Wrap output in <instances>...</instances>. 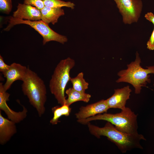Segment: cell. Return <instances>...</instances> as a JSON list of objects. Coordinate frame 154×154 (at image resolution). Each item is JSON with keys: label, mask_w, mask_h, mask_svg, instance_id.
Wrapping results in <instances>:
<instances>
[{"label": "cell", "mask_w": 154, "mask_h": 154, "mask_svg": "<svg viewBox=\"0 0 154 154\" xmlns=\"http://www.w3.org/2000/svg\"><path fill=\"white\" fill-rule=\"evenodd\" d=\"M16 123L3 117L0 111V144L4 145L17 132Z\"/></svg>", "instance_id": "13"}, {"label": "cell", "mask_w": 154, "mask_h": 154, "mask_svg": "<svg viewBox=\"0 0 154 154\" xmlns=\"http://www.w3.org/2000/svg\"><path fill=\"white\" fill-rule=\"evenodd\" d=\"M110 109L106 100H102L96 102L82 106L75 114L77 120L84 119L97 115L106 113Z\"/></svg>", "instance_id": "9"}, {"label": "cell", "mask_w": 154, "mask_h": 154, "mask_svg": "<svg viewBox=\"0 0 154 154\" xmlns=\"http://www.w3.org/2000/svg\"><path fill=\"white\" fill-rule=\"evenodd\" d=\"M70 81L72 85V88L74 90L82 92H85L88 88L89 84L84 78V74L79 73L74 78H71Z\"/></svg>", "instance_id": "17"}, {"label": "cell", "mask_w": 154, "mask_h": 154, "mask_svg": "<svg viewBox=\"0 0 154 154\" xmlns=\"http://www.w3.org/2000/svg\"><path fill=\"white\" fill-rule=\"evenodd\" d=\"M11 0H0V11L1 12L9 14L11 11Z\"/></svg>", "instance_id": "19"}, {"label": "cell", "mask_w": 154, "mask_h": 154, "mask_svg": "<svg viewBox=\"0 0 154 154\" xmlns=\"http://www.w3.org/2000/svg\"><path fill=\"white\" fill-rule=\"evenodd\" d=\"M52 111L53 116L50 122L52 125H56L60 122L59 119L61 116L67 117L69 116L71 108L69 106L64 104L61 106H57L52 107Z\"/></svg>", "instance_id": "16"}, {"label": "cell", "mask_w": 154, "mask_h": 154, "mask_svg": "<svg viewBox=\"0 0 154 154\" xmlns=\"http://www.w3.org/2000/svg\"><path fill=\"white\" fill-rule=\"evenodd\" d=\"M28 68V67L15 62L10 65L9 69L2 73L6 78V82L3 84L5 90L7 91L9 89L15 81H23L26 74Z\"/></svg>", "instance_id": "10"}, {"label": "cell", "mask_w": 154, "mask_h": 154, "mask_svg": "<svg viewBox=\"0 0 154 154\" xmlns=\"http://www.w3.org/2000/svg\"><path fill=\"white\" fill-rule=\"evenodd\" d=\"M65 93L68 96L65 104L70 106L76 102L82 101L87 103L90 101L91 95L85 92H82L77 91L72 88L66 90Z\"/></svg>", "instance_id": "15"}, {"label": "cell", "mask_w": 154, "mask_h": 154, "mask_svg": "<svg viewBox=\"0 0 154 154\" xmlns=\"http://www.w3.org/2000/svg\"><path fill=\"white\" fill-rule=\"evenodd\" d=\"M9 24L5 29L6 31H9L14 25L25 24L30 26L37 32L42 37V43L45 45L50 41H55L64 44L68 41L67 37L59 34L52 30L46 23L41 20L31 21L11 17L9 19Z\"/></svg>", "instance_id": "6"}, {"label": "cell", "mask_w": 154, "mask_h": 154, "mask_svg": "<svg viewBox=\"0 0 154 154\" xmlns=\"http://www.w3.org/2000/svg\"><path fill=\"white\" fill-rule=\"evenodd\" d=\"M75 64L74 60L69 57L61 60L55 68L50 80V91L61 105L65 103V90L71 78L70 71Z\"/></svg>", "instance_id": "5"}, {"label": "cell", "mask_w": 154, "mask_h": 154, "mask_svg": "<svg viewBox=\"0 0 154 154\" xmlns=\"http://www.w3.org/2000/svg\"><path fill=\"white\" fill-rule=\"evenodd\" d=\"M21 85L24 94L29 99L31 104L37 110L39 117L45 111L46 89L43 81L28 67L26 74Z\"/></svg>", "instance_id": "2"}, {"label": "cell", "mask_w": 154, "mask_h": 154, "mask_svg": "<svg viewBox=\"0 0 154 154\" xmlns=\"http://www.w3.org/2000/svg\"><path fill=\"white\" fill-rule=\"evenodd\" d=\"M114 0L125 24H131L137 21L142 7L141 0Z\"/></svg>", "instance_id": "7"}, {"label": "cell", "mask_w": 154, "mask_h": 154, "mask_svg": "<svg viewBox=\"0 0 154 154\" xmlns=\"http://www.w3.org/2000/svg\"><path fill=\"white\" fill-rule=\"evenodd\" d=\"M147 48L150 50H154V28L147 43Z\"/></svg>", "instance_id": "21"}, {"label": "cell", "mask_w": 154, "mask_h": 154, "mask_svg": "<svg viewBox=\"0 0 154 154\" xmlns=\"http://www.w3.org/2000/svg\"><path fill=\"white\" fill-rule=\"evenodd\" d=\"M13 17L23 20L37 21L41 20L40 10L36 7L24 3H19L16 10L13 13Z\"/></svg>", "instance_id": "12"}, {"label": "cell", "mask_w": 154, "mask_h": 154, "mask_svg": "<svg viewBox=\"0 0 154 154\" xmlns=\"http://www.w3.org/2000/svg\"><path fill=\"white\" fill-rule=\"evenodd\" d=\"M141 62L139 54L137 52L135 60L127 65L126 69L118 72L119 78L116 80L117 83L125 82L131 84L136 94H139L142 87H146V85L151 82L150 74H154V66L144 68L140 65Z\"/></svg>", "instance_id": "4"}, {"label": "cell", "mask_w": 154, "mask_h": 154, "mask_svg": "<svg viewBox=\"0 0 154 154\" xmlns=\"http://www.w3.org/2000/svg\"><path fill=\"white\" fill-rule=\"evenodd\" d=\"M10 67V65L6 64L4 61L2 56L0 55V71L2 73L7 70Z\"/></svg>", "instance_id": "22"}, {"label": "cell", "mask_w": 154, "mask_h": 154, "mask_svg": "<svg viewBox=\"0 0 154 154\" xmlns=\"http://www.w3.org/2000/svg\"><path fill=\"white\" fill-rule=\"evenodd\" d=\"M24 3L35 7L40 10L44 6L43 0H24Z\"/></svg>", "instance_id": "20"}, {"label": "cell", "mask_w": 154, "mask_h": 154, "mask_svg": "<svg viewBox=\"0 0 154 154\" xmlns=\"http://www.w3.org/2000/svg\"><path fill=\"white\" fill-rule=\"evenodd\" d=\"M131 91L129 86L115 89L113 94L106 100L109 108H118L121 110L125 109Z\"/></svg>", "instance_id": "11"}, {"label": "cell", "mask_w": 154, "mask_h": 154, "mask_svg": "<svg viewBox=\"0 0 154 154\" xmlns=\"http://www.w3.org/2000/svg\"><path fill=\"white\" fill-rule=\"evenodd\" d=\"M87 125L89 131L92 135L98 138H100L101 136L106 137L123 153L135 149H143L140 141L146 140L141 134L131 135L120 131L108 121L102 127L92 124L90 122Z\"/></svg>", "instance_id": "1"}, {"label": "cell", "mask_w": 154, "mask_h": 154, "mask_svg": "<svg viewBox=\"0 0 154 154\" xmlns=\"http://www.w3.org/2000/svg\"><path fill=\"white\" fill-rule=\"evenodd\" d=\"M41 20L49 24L54 25L58 22L59 17L64 15L63 9L61 8H51L44 6L40 10Z\"/></svg>", "instance_id": "14"}, {"label": "cell", "mask_w": 154, "mask_h": 154, "mask_svg": "<svg viewBox=\"0 0 154 154\" xmlns=\"http://www.w3.org/2000/svg\"><path fill=\"white\" fill-rule=\"evenodd\" d=\"M145 17L146 19L153 23L154 25V15L152 12H148L145 14Z\"/></svg>", "instance_id": "23"}, {"label": "cell", "mask_w": 154, "mask_h": 154, "mask_svg": "<svg viewBox=\"0 0 154 154\" xmlns=\"http://www.w3.org/2000/svg\"><path fill=\"white\" fill-rule=\"evenodd\" d=\"M137 115L128 107H126L121 112L115 114L104 113L87 118L77 120L83 124H87L90 121L102 120L110 122L118 130L131 135L138 134Z\"/></svg>", "instance_id": "3"}, {"label": "cell", "mask_w": 154, "mask_h": 154, "mask_svg": "<svg viewBox=\"0 0 154 154\" xmlns=\"http://www.w3.org/2000/svg\"><path fill=\"white\" fill-rule=\"evenodd\" d=\"M44 6L51 8H61L66 7L72 9H74L75 5L70 1H65L61 0H43Z\"/></svg>", "instance_id": "18"}, {"label": "cell", "mask_w": 154, "mask_h": 154, "mask_svg": "<svg viewBox=\"0 0 154 154\" xmlns=\"http://www.w3.org/2000/svg\"><path fill=\"white\" fill-rule=\"evenodd\" d=\"M10 94L4 89L2 83H0V110L3 111L9 119L16 123L23 120L27 117V110L23 106L22 111L16 112L11 109L8 106L7 102L9 101Z\"/></svg>", "instance_id": "8"}]
</instances>
